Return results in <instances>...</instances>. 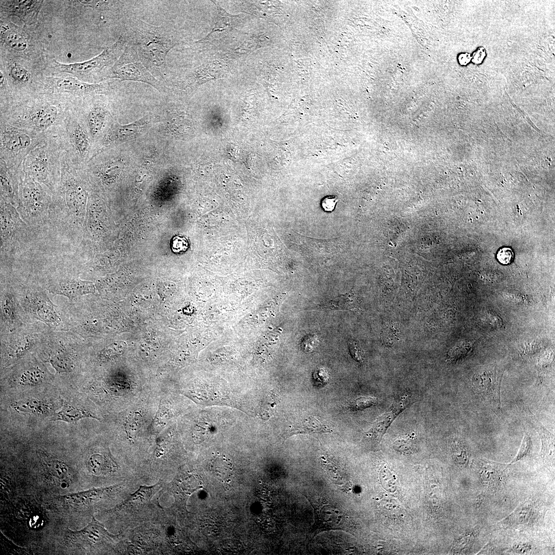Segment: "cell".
Listing matches in <instances>:
<instances>
[{
    "label": "cell",
    "instance_id": "obj_1",
    "mask_svg": "<svg viewBox=\"0 0 555 555\" xmlns=\"http://www.w3.org/2000/svg\"><path fill=\"white\" fill-rule=\"evenodd\" d=\"M127 44L137 52L140 61L156 78L168 79V53L179 44L174 33L168 27L150 24L141 20L133 22L125 35Z\"/></svg>",
    "mask_w": 555,
    "mask_h": 555
},
{
    "label": "cell",
    "instance_id": "obj_2",
    "mask_svg": "<svg viewBox=\"0 0 555 555\" xmlns=\"http://www.w3.org/2000/svg\"><path fill=\"white\" fill-rule=\"evenodd\" d=\"M1 262L31 256L49 244L48 238L29 227L16 208L1 198Z\"/></svg>",
    "mask_w": 555,
    "mask_h": 555
},
{
    "label": "cell",
    "instance_id": "obj_3",
    "mask_svg": "<svg viewBox=\"0 0 555 555\" xmlns=\"http://www.w3.org/2000/svg\"><path fill=\"white\" fill-rule=\"evenodd\" d=\"M16 209L23 220L39 233L52 237L50 228L51 196L40 183L25 174L21 179Z\"/></svg>",
    "mask_w": 555,
    "mask_h": 555
},
{
    "label": "cell",
    "instance_id": "obj_4",
    "mask_svg": "<svg viewBox=\"0 0 555 555\" xmlns=\"http://www.w3.org/2000/svg\"><path fill=\"white\" fill-rule=\"evenodd\" d=\"M107 78L141 82L152 86L159 91L166 90L165 86L149 71L140 61L135 49L127 44L119 59L110 66Z\"/></svg>",
    "mask_w": 555,
    "mask_h": 555
},
{
    "label": "cell",
    "instance_id": "obj_5",
    "mask_svg": "<svg viewBox=\"0 0 555 555\" xmlns=\"http://www.w3.org/2000/svg\"><path fill=\"white\" fill-rule=\"evenodd\" d=\"M126 45V38L122 35L101 53L88 61L64 64L54 60V67L60 72L73 75H89L98 72L105 67L112 66L121 55Z\"/></svg>",
    "mask_w": 555,
    "mask_h": 555
},
{
    "label": "cell",
    "instance_id": "obj_6",
    "mask_svg": "<svg viewBox=\"0 0 555 555\" xmlns=\"http://www.w3.org/2000/svg\"><path fill=\"white\" fill-rule=\"evenodd\" d=\"M503 370L496 366L477 371L472 378L474 390L497 414L502 412L501 385Z\"/></svg>",
    "mask_w": 555,
    "mask_h": 555
},
{
    "label": "cell",
    "instance_id": "obj_7",
    "mask_svg": "<svg viewBox=\"0 0 555 555\" xmlns=\"http://www.w3.org/2000/svg\"><path fill=\"white\" fill-rule=\"evenodd\" d=\"M25 171V174L45 184L52 193L56 190V182L50 174L49 157L44 147L35 149L29 153L26 159Z\"/></svg>",
    "mask_w": 555,
    "mask_h": 555
},
{
    "label": "cell",
    "instance_id": "obj_8",
    "mask_svg": "<svg viewBox=\"0 0 555 555\" xmlns=\"http://www.w3.org/2000/svg\"><path fill=\"white\" fill-rule=\"evenodd\" d=\"M68 539L71 543L79 546H95L114 541L117 536L109 533L104 526L93 516L91 522L82 529H68Z\"/></svg>",
    "mask_w": 555,
    "mask_h": 555
},
{
    "label": "cell",
    "instance_id": "obj_9",
    "mask_svg": "<svg viewBox=\"0 0 555 555\" xmlns=\"http://www.w3.org/2000/svg\"><path fill=\"white\" fill-rule=\"evenodd\" d=\"M119 485L106 488L92 489L88 491L59 497V503H62L67 509L79 510L92 505L101 500L109 497L117 491Z\"/></svg>",
    "mask_w": 555,
    "mask_h": 555
},
{
    "label": "cell",
    "instance_id": "obj_10",
    "mask_svg": "<svg viewBox=\"0 0 555 555\" xmlns=\"http://www.w3.org/2000/svg\"><path fill=\"white\" fill-rule=\"evenodd\" d=\"M31 144V137L25 130L12 125L1 126V152L17 155L27 151Z\"/></svg>",
    "mask_w": 555,
    "mask_h": 555
},
{
    "label": "cell",
    "instance_id": "obj_11",
    "mask_svg": "<svg viewBox=\"0 0 555 555\" xmlns=\"http://www.w3.org/2000/svg\"><path fill=\"white\" fill-rule=\"evenodd\" d=\"M49 291L55 294L72 299L94 293L96 289L92 282L71 276L58 277L50 282Z\"/></svg>",
    "mask_w": 555,
    "mask_h": 555
},
{
    "label": "cell",
    "instance_id": "obj_12",
    "mask_svg": "<svg viewBox=\"0 0 555 555\" xmlns=\"http://www.w3.org/2000/svg\"><path fill=\"white\" fill-rule=\"evenodd\" d=\"M1 9L9 15L18 17L24 23L31 25L36 22L43 1L17 0L1 1Z\"/></svg>",
    "mask_w": 555,
    "mask_h": 555
},
{
    "label": "cell",
    "instance_id": "obj_13",
    "mask_svg": "<svg viewBox=\"0 0 555 555\" xmlns=\"http://www.w3.org/2000/svg\"><path fill=\"white\" fill-rule=\"evenodd\" d=\"M148 116L134 122L120 124L115 123L109 128L103 138L105 144L125 141L134 138L139 134L147 125Z\"/></svg>",
    "mask_w": 555,
    "mask_h": 555
},
{
    "label": "cell",
    "instance_id": "obj_14",
    "mask_svg": "<svg viewBox=\"0 0 555 555\" xmlns=\"http://www.w3.org/2000/svg\"><path fill=\"white\" fill-rule=\"evenodd\" d=\"M314 509L317 530L337 529L341 527L342 513L334 506L309 499Z\"/></svg>",
    "mask_w": 555,
    "mask_h": 555
},
{
    "label": "cell",
    "instance_id": "obj_15",
    "mask_svg": "<svg viewBox=\"0 0 555 555\" xmlns=\"http://www.w3.org/2000/svg\"><path fill=\"white\" fill-rule=\"evenodd\" d=\"M225 70L218 62L203 64L190 73L184 81L185 89H194L209 81L221 78Z\"/></svg>",
    "mask_w": 555,
    "mask_h": 555
},
{
    "label": "cell",
    "instance_id": "obj_16",
    "mask_svg": "<svg viewBox=\"0 0 555 555\" xmlns=\"http://www.w3.org/2000/svg\"><path fill=\"white\" fill-rule=\"evenodd\" d=\"M403 410L401 406L393 402L390 410L379 416L365 433L364 439L373 443L379 442L388 427Z\"/></svg>",
    "mask_w": 555,
    "mask_h": 555
},
{
    "label": "cell",
    "instance_id": "obj_17",
    "mask_svg": "<svg viewBox=\"0 0 555 555\" xmlns=\"http://www.w3.org/2000/svg\"><path fill=\"white\" fill-rule=\"evenodd\" d=\"M37 453L44 469L51 477L60 483L66 484L72 481V471L66 463L44 451L39 450Z\"/></svg>",
    "mask_w": 555,
    "mask_h": 555
},
{
    "label": "cell",
    "instance_id": "obj_18",
    "mask_svg": "<svg viewBox=\"0 0 555 555\" xmlns=\"http://www.w3.org/2000/svg\"><path fill=\"white\" fill-rule=\"evenodd\" d=\"M0 182L1 198L16 208L19 203L20 182L11 176L6 163L2 158H1Z\"/></svg>",
    "mask_w": 555,
    "mask_h": 555
},
{
    "label": "cell",
    "instance_id": "obj_19",
    "mask_svg": "<svg viewBox=\"0 0 555 555\" xmlns=\"http://www.w3.org/2000/svg\"><path fill=\"white\" fill-rule=\"evenodd\" d=\"M58 117L55 106L46 105L39 107L26 118L29 124L36 130H44L54 124Z\"/></svg>",
    "mask_w": 555,
    "mask_h": 555
},
{
    "label": "cell",
    "instance_id": "obj_20",
    "mask_svg": "<svg viewBox=\"0 0 555 555\" xmlns=\"http://www.w3.org/2000/svg\"><path fill=\"white\" fill-rule=\"evenodd\" d=\"M56 86L61 90L75 94H90L106 89L103 84H90L73 77L55 78Z\"/></svg>",
    "mask_w": 555,
    "mask_h": 555
},
{
    "label": "cell",
    "instance_id": "obj_21",
    "mask_svg": "<svg viewBox=\"0 0 555 555\" xmlns=\"http://www.w3.org/2000/svg\"><path fill=\"white\" fill-rule=\"evenodd\" d=\"M86 466L90 473L97 476L113 474L118 468L109 451L107 453L91 455L87 461Z\"/></svg>",
    "mask_w": 555,
    "mask_h": 555
},
{
    "label": "cell",
    "instance_id": "obj_22",
    "mask_svg": "<svg viewBox=\"0 0 555 555\" xmlns=\"http://www.w3.org/2000/svg\"><path fill=\"white\" fill-rule=\"evenodd\" d=\"M166 124L172 132L184 134L190 129L192 125L190 115L178 108L169 106L164 111Z\"/></svg>",
    "mask_w": 555,
    "mask_h": 555
},
{
    "label": "cell",
    "instance_id": "obj_23",
    "mask_svg": "<svg viewBox=\"0 0 555 555\" xmlns=\"http://www.w3.org/2000/svg\"><path fill=\"white\" fill-rule=\"evenodd\" d=\"M11 407L18 412L46 416L53 414L52 405L41 399L30 398L13 402Z\"/></svg>",
    "mask_w": 555,
    "mask_h": 555
},
{
    "label": "cell",
    "instance_id": "obj_24",
    "mask_svg": "<svg viewBox=\"0 0 555 555\" xmlns=\"http://www.w3.org/2000/svg\"><path fill=\"white\" fill-rule=\"evenodd\" d=\"M86 418L99 420L98 418L90 412L82 408H77L65 400L62 399L60 410L57 413H53L51 420L76 423L79 420Z\"/></svg>",
    "mask_w": 555,
    "mask_h": 555
},
{
    "label": "cell",
    "instance_id": "obj_25",
    "mask_svg": "<svg viewBox=\"0 0 555 555\" xmlns=\"http://www.w3.org/2000/svg\"><path fill=\"white\" fill-rule=\"evenodd\" d=\"M1 38L6 46L14 50L22 51L27 48L26 38L23 32L16 27L1 25Z\"/></svg>",
    "mask_w": 555,
    "mask_h": 555
},
{
    "label": "cell",
    "instance_id": "obj_26",
    "mask_svg": "<svg viewBox=\"0 0 555 555\" xmlns=\"http://www.w3.org/2000/svg\"><path fill=\"white\" fill-rule=\"evenodd\" d=\"M161 487L160 483L153 486H140L139 488L119 506L124 507L142 505L149 502Z\"/></svg>",
    "mask_w": 555,
    "mask_h": 555
},
{
    "label": "cell",
    "instance_id": "obj_27",
    "mask_svg": "<svg viewBox=\"0 0 555 555\" xmlns=\"http://www.w3.org/2000/svg\"><path fill=\"white\" fill-rule=\"evenodd\" d=\"M71 141L77 153L82 158L86 156L89 149L88 134L79 124H74L69 129Z\"/></svg>",
    "mask_w": 555,
    "mask_h": 555
},
{
    "label": "cell",
    "instance_id": "obj_28",
    "mask_svg": "<svg viewBox=\"0 0 555 555\" xmlns=\"http://www.w3.org/2000/svg\"><path fill=\"white\" fill-rule=\"evenodd\" d=\"M107 112L102 106L97 105L92 107L87 116L89 133L92 138L100 133L105 123Z\"/></svg>",
    "mask_w": 555,
    "mask_h": 555
},
{
    "label": "cell",
    "instance_id": "obj_29",
    "mask_svg": "<svg viewBox=\"0 0 555 555\" xmlns=\"http://www.w3.org/2000/svg\"><path fill=\"white\" fill-rule=\"evenodd\" d=\"M45 378L44 371L38 366H34L24 369L17 377L16 381L22 386H36L43 383Z\"/></svg>",
    "mask_w": 555,
    "mask_h": 555
},
{
    "label": "cell",
    "instance_id": "obj_30",
    "mask_svg": "<svg viewBox=\"0 0 555 555\" xmlns=\"http://www.w3.org/2000/svg\"><path fill=\"white\" fill-rule=\"evenodd\" d=\"M238 15H234L227 13L224 9L218 6V15L216 21L212 31L208 35L214 33H228L233 30L238 24Z\"/></svg>",
    "mask_w": 555,
    "mask_h": 555
},
{
    "label": "cell",
    "instance_id": "obj_31",
    "mask_svg": "<svg viewBox=\"0 0 555 555\" xmlns=\"http://www.w3.org/2000/svg\"><path fill=\"white\" fill-rule=\"evenodd\" d=\"M329 430L314 417H309L292 430V434L308 433L310 434L328 432Z\"/></svg>",
    "mask_w": 555,
    "mask_h": 555
},
{
    "label": "cell",
    "instance_id": "obj_32",
    "mask_svg": "<svg viewBox=\"0 0 555 555\" xmlns=\"http://www.w3.org/2000/svg\"><path fill=\"white\" fill-rule=\"evenodd\" d=\"M14 298L9 290L3 292L1 297V311L3 318L9 323L16 318V309Z\"/></svg>",
    "mask_w": 555,
    "mask_h": 555
},
{
    "label": "cell",
    "instance_id": "obj_33",
    "mask_svg": "<svg viewBox=\"0 0 555 555\" xmlns=\"http://www.w3.org/2000/svg\"><path fill=\"white\" fill-rule=\"evenodd\" d=\"M50 362L58 373H67L72 369V361L64 351H60L51 356Z\"/></svg>",
    "mask_w": 555,
    "mask_h": 555
},
{
    "label": "cell",
    "instance_id": "obj_34",
    "mask_svg": "<svg viewBox=\"0 0 555 555\" xmlns=\"http://www.w3.org/2000/svg\"><path fill=\"white\" fill-rule=\"evenodd\" d=\"M98 168L99 176L104 181H110L122 170L123 166L118 161H112L100 165Z\"/></svg>",
    "mask_w": 555,
    "mask_h": 555
},
{
    "label": "cell",
    "instance_id": "obj_35",
    "mask_svg": "<svg viewBox=\"0 0 555 555\" xmlns=\"http://www.w3.org/2000/svg\"><path fill=\"white\" fill-rule=\"evenodd\" d=\"M125 347V343L124 342H115L104 348L100 352L99 359L101 361L110 360L121 355Z\"/></svg>",
    "mask_w": 555,
    "mask_h": 555
},
{
    "label": "cell",
    "instance_id": "obj_36",
    "mask_svg": "<svg viewBox=\"0 0 555 555\" xmlns=\"http://www.w3.org/2000/svg\"><path fill=\"white\" fill-rule=\"evenodd\" d=\"M32 342L29 339H20L10 345L9 356L18 358L23 356L31 348Z\"/></svg>",
    "mask_w": 555,
    "mask_h": 555
},
{
    "label": "cell",
    "instance_id": "obj_37",
    "mask_svg": "<svg viewBox=\"0 0 555 555\" xmlns=\"http://www.w3.org/2000/svg\"><path fill=\"white\" fill-rule=\"evenodd\" d=\"M9 73L11 78L18 82L24 83L29 79L28 71L17 64H14L11 66Z\"/></svg>",
    "mask_w": 555,
    "mask_h": 555
},
{
    "label": "cell",
    "instance_id": "obj_38",
    "mask_svg": "<svg viewBox=\"0 0 555 555\" xmlns=\"http://www.w3.org/2000/svg\"><path fill=\"white\" fill-rule=\"evenodd\" d=\"M188 239L184 236L177 235L172 240L171 249L175 253H181L186 251L189 248Z\"/></svg>",
    "mask_w": 555,
    "mask_h": 555
},
{
    "label": "cell",
    "instance_id": "obj_39",
    "mask_svg": "<svg viewBox=\"0 0 555 555\" xmlns=\"http://www.w3.org/2000/svg\"><path fill=\"white\" fill-rule=\"evenodd\" d=\"M414 437V433H413L404 438L397 439L394 443L395 449L399 452H408L412 448Z\"/></svg>",
    "mask_w": 555,
    "mask_h": 555
},
{
    "label": "cell",
    "instance_id": "obj_40",
    "mask_svg": "<svg viewBox=\"0 0 555 555\" xmlns=\"http://www.w3.org/2000/svg\"><path fill=\"white\" fill-rule=\"evenodd\" d=\"M531 446V440L529 435L525 433L519 451L510 464L514 463L525 457L528 453Z\"/></svg>",
    "mask_w": 555,
    "mask_h": 555
},
{
    "label": "cell",
    "instance_id": "obj_41",
    "mask_svg": "<svg viewBox=\"0 0 555 555\" xmlns=\"http://www.w3.org/2000/svg\"><path fill=\"white\" fill-rule=\"evenodd\" d=\"M377 400L373 397H360L351 404L352 408L357 410L365 409L375 404Z\"/></svg>",
    "mask_w": 555,
    "mask_h": 555
},
{
    "label": "cell",
    "instance_id": "obj_42",
    "mask_svg": "<svg viewBox=\"0 0 555 555\" xmlns=\"http://www.w3.org/2000/svg\"><path fill=\"white\" fill-rule=\"evenodd\" d=\"M348 344L350 353L354 360L360 363L363 362L364 354L357 342L350 340L348 342Z\"/></svg>",
    "mask_w": 555,
    "mask_h": 555
},
{
    "label": "cell",
    "instance_id": "obj_43",
    "mask_svg": "<svg viewBox=\"0 0 555 555\" xmlns=\"http://www.w3.org/2000/svg\"><path fill=\"white\" fill-rule=\"evenodd\" d=\"M339 198L337 196L329 195L325 196L321 201V206L326 212H331L334 210Z\"/></svg>",
    "mask_w": 555,
    "mask_h": 555
},
{
    "label": "cell",
    "instance_id": "obj_44",
    "mask_svg": "<svg viewBox=\"0 0 555 555\" xmlns=\"http://www.w3.org/2000/svg\"><path fill=\"white\" fill-rule=\"evenodd\" d=\"M513 257V253L509 248L504 247L501 249L497 254L499 262L503 264H508L511 262Z\"/></svg>",
    "mask_w": 555,
    "mask_h": 555
},
{
    "label": "cell",
    "instance_id": "obj_45",
    "mask_svg": "<svg viewBox=\"0 0 555 555\" xmlns=\"http://www.w3.org/2000/svg\"><path fill=\"white\" fill-rule=\"evenodd\" d=\"M456 445L457 446L454 448V454L455 458L460 462V461H462V459L461 458L462 457V458L466 460L467 458V456L462 455V454L466 455V451L462 447L458 445Z\"/></svg>",
    "mask_w": 555,
    "mask_h": 555
},
{
    "label": "cell",
    "instance_id": "obj_46",
    "mask_svg": "<svg viewBox=\"0 0 555 555\" xmlns=\"http://www.w3.org/2000/svg\"><path fill=\"white\" fill-rule=\"evenodd\" d=\"M485 56V50L484 48H480L474 53L473 57V62L475 63H480Z\"/></svg>",
    "mask_w": 555,
    "mask_h": 555
},
{
    "label": "cell",
    "instance_id": "obj_47",
    "mask_svg": "<svg viewBox=\"0 0 555 555\" xmlns=\"http://www.w3.org/2000/svg\"><path fill=\"white\" fill-rule=\"evenodd\" d=\"M458 59L460 64L466 65L471 60L470 55L467 53L461 54L459 55Z\"/></svg>",
    "mask_w": 555,
    "mask_h": 555
},
{
    "label": "cell",
    "instance_id": "obj_48",
    "mask_svg": "<svg viewBox=\"0 0 555 555\" xmlns=\"http://www.w3.org/2000/svg\"><path fill=\"white\" fill-rule=\"evenodd\" d=\"M5 80L4 76L3 74V73L1 71L0 72V83H1V88L4 87V85H5Z\"/></svg>",
    "mask_w": 555,
    "mask_h": 555
}]
</instances>
